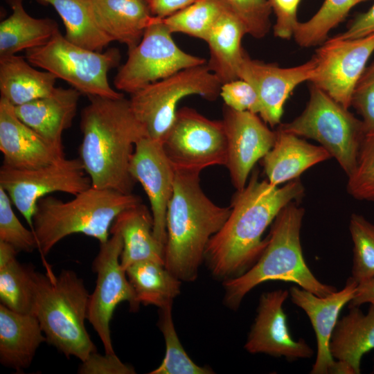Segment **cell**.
Returning <instances> with one entry per match:
<instances>
[{"label": "cell", "instance_id": "cell-1", "mask_svg": "<svg viewBox=\"0 0 374 374\" xmlns=\"http://www.w3.org/2000/svg\"><path fill=\"white\" fill-rule=\"evenodd\" d=\"M303 194L299 178L278 188L268 180L259 181L253 172L245 187L233 195L227 220L206 247L204 258L213 274L227 280L247 271L267 246V238L262 240L265 229L285 206Z\"/></svg>", "mask_w": 374, "mask_h": 374}, {"label": "cell", "instance_id": "cell-2", "mask_svg": "<svg viewBox=\"0 0 374 374\" xmlns=\"http://www.w3.org/2000/svg\"><path fill=\"white\" fill-rule=\"evenodd\" d=\"M81 112L79 159L93 187L132 193L130 164L136 143L147 136L125 97H88Z\"/></svg>", "mask_w": 374, "mask_h": 374}, {"label": "cell", "instance_id": "cell-3", "mask_svg": "<svg viewBox=\"0 0 374 374\" xmlns=\"http://www.w3.org/2000/svg\"><path fill=\"white\" fill-rule=\"evenodd\" d=\"M199 174L175 170L167 210L164 264L181 281L197 278L209 240L231 211L230 206H220L206 196L200 186Z\"/></svg>", "mask_w": 374, "mask_h": 374}, {"label": "cell", "instance_id": "cell-4", "mask_svg": "<svg viewBox=\"0 0 374 374\" xmlns=\"http://www.w3.org/2000/svg\"><path fill=\"white\" fill-rule=\"evenodd\" d=\"M296 202L290 203L278 214L256 263L242 274L225 280L224 301L229 308L237 309L248 292L267 280L294 283L321 297L337 291L320 282L305 261L300 240L305 211Z\"/></svg>", "mask_w": 374, "mask_h": 374}, {"label": "cell", "instance_id": "cell-5", "mask_svg": "<svg viewBox=\"0 0 374 374\" xmlns=\"http://www.w3.org/2000/svg\"><path fill=\"white\" fill-rule=\"evenodd\" d=\"M141 202L140 197L132 193L92 186L67 202L46 195L38 201L33 215L37 249L44 258L57 243L74 233L105 242L117 215Z\"/></svg>", "mask_w": 374, "mask_h": 374}, {"label": "cell", "instance_id": "cell-6", "mask_svg": "<svg viewBox=\"0 0 374 374\" xmlns=\"http://www.w3.org/2000/svg\"><path fill=\"white\" fill-rule=\"evenodd\" d=\"M89 294L82 279L72 270L56 276L35 272L33 314L46 342L66 357L85 360L96 348L85 327Z\"/></svg>", "mask_w": 374, "mask_h": 374}, {"label": "cell", "instance_id": "cell-7", "mask_svg": "<svg viewBox=\"0 0 374 374\" xmlns=\"http://www.w3.org/2000/svg\"><path fill=\"white\" fill-rule=\"evenodd\" d=\"M118 48L96 51L69 41L60 31L45 44L26 51L25 58L33 65L62 79L81 94L112 98L123 97L109 84V71L121 60Z\"/></svg>", "mask_w": 374, "mask_h": 374}, {"label": "cell", "instance_id": "cell-8", "mask_svg": "<svg viewBox=\"0 0 374 374\" xmlns=\"http://www.w3.org/2000/svg\"><path fill=\"white\" fill-rule=\"evenodd\" d=\"M278 128L318 141L348 177L354 172L365 138L363 123L318 87L312 84L303 112Z\"/></svg>", "mask_w": 374, "mask_h": 374}, {"label": "cell", "instance_id": "cell-9", "mask_svg": "<svg viewBox=\"0 0 374 374\" xmlns=\"http://www.w3.org/2000/svg\"><path fill=\"white\" fill-rule=\"evenodd\" d=\"M222 83L207 64L189 67L131 94L130 104L146 136L162 143L179 101L190 95L208 100L220 96Z\"/></svg>", "mask_w": 374, "mask_h": 374}, {"label": "cell", "instance_id": "cell-10", "mask_svg": "<svg viewBox=\"0 0 374 374\" xmlns=\"http://www.w3.org/2000/svg\"><path fill=\"white\" fill-rule=\"evenodd\" d=\"M205 64L204 58L181 50L162 19L156 17L141 42L128 51L127 59L119 68L114 84L116 89L132 94L179 71Z\"/></svg>", "mask_w": 374, "mask_h": 374}, {"label": "cell", "instance_id": "cell-11", "mask_svg": "<svg viewBox=\"0 0 374 374\" xmlns=\"http://www.w3.org/2000/svg\"><path fill=\"white\" fill-rule=\"evenodd\" d=\"M162 146L175 170L201 172L206 168L226 163L222 121L209 119L188 107L177 109Z\"/></svg>", "mask_w": 374, "mask_h": 374}, {"label": "cell", "instance_id": "cell-12", "mask_svg": "<svg viewBox=\"0 0 374 374\" xmlns=\"http://www.w3.org/2000/svg\"><path fill=\"white\" fill-rule=\"evenodd\" d=\"M91 186L80 159L63 158L33 169H17L2 165L0 187L8 195L33 231L38 201L54 192L76 195Z\"/></svg>", "mask_w": 374, "mask_h": 374}, {"label": "cell", "instance_id": "cell-13", "mask_svg": "<svg viewBox=\"0 0 374 374\" xmlns=\"http://www.w3.org/2000/svg\"><path fill=\"white\" fill-rule=\"evenodd\" d=\"M123 248L122 237L112 234L107 241L100 244L99 251L92 263L96 273L95 289L89 295L87 320L103 343L105 353L113 354L110 321L116 307L123 301L130 304L132 311H137L140 303L125 269L121 264Z\"/></svg>", "mask_w": 374, "mask_h": 374}, {"label": "cell", "instance_id": "cell-14", "mask_svg": "<svg viewBox=\"0 0 374 374\" xmlns=\"http://www.w3.org/2000/svg\"><path fill=\"white\" fill-rule=\"evenodd\" d=\"M374 51V33L355 39L335 36L316 50L317 66L310 82L346 109Z\"/></svg>", "mask_w": 374, "mask_h": 374}, {"label": "cell", "instance_id": "cell-15", "mask_svg": "<svg viewBox=\"0 0 374 374\" xmlns=\"http://www.w3.org/2000/svg\"><path fill=\"white\" fill-rule=\"evenodd\" d=\"M258 114L223 107L224 125L227 147L226 167L231 183L242 190L256 163L271 149L276 132L267 126Z\"/></svg>", "mask_w": 374, "mask_h": 374}, {"label": "cell", "instance_id": "cell-16", "mask_svg": "<svg viewBox=\"0 0 374 374\" xmlns=\"http://www.w3.org/2000/svg\"><path fill=\"white\" fill-rule=\"evenodd\" d=\"M129 170L132 177L142 185L148 195L154 235L165 247L166 215L174 190L175 169L166 154L162 143L148 136L141 138L135 145Z\"/></svg>", "mask_w": 374, "mask_h": 374}, {"label": "cell", "instance_id": "cell-17", "mask_svg": "<svg viewBox=\"0 0 374 374\" xmlns=\"http://www.w3.org/2000/svg\"><path fill=\"white\" fill-rule=\"evenodd\" d=\"M316 66L314 56L301 65L284 68L252 60L245 52L238 76L255 89L261 106L259 116L274 127L280 123L284 105L290 93L301 83L311 80Z\"/></svg>", "mask_w": 374, "mask_h": 374}, {"label": "cell", "instance_id": "cell-18", "mask_svg": "<svg viewBox=\"0 0 374 374\" xmlns=\"http://www.w3.org/2000/svg\"><path fill=\"white\" fill-rule=\"evenodd\" d=\"M290 294L278 290L263 293L251 326L245 349L250 353L284 357L288 361L309 358L313 350L303 339L295 341L290 333L283 303Z\"/></svg>", "mask_w": 374, "mask_h": 374}, {"label": "cell", "instance_id": "cell-19", "mask_svg": "<svg viewBox=\"0 0 374 374\" xmlns=\"http://www.w3.org/2000/svg\"><path fill=\"white\" fill-rule=\"evenodd\" d=\"M357 284L350 277L344 289L325 297L301 287H291L290 295L292 303L306 313L316 335L317 353L311 374H335L337 361L330 352V337L341 310L353 299Z\"/></svg>", "mask_w": 374, "mask_h": 374}, {"label": "cell", "instance_id": "cell-20", "mask_svg": "<svg viewBox=\"0 0 374 374\" xmlns=\"http://www.w3.org/2000/svg\"><path fill=\"white\" fill-rule=\"evenodd\" d=\"M0 150L3 165L17 169L45 166L65 157L64 150L49 144L24 123L14 106L0 98Z\"/></svg>", "mask_w": 374, "mask_h": 374}, {"label": "cell", "instance_id": "cell-21", "mask_svg": "<svg viewBox=\"0 0 374 374\" xmlns=\"http://www.w3.org/2000/svg\"><path fill=\"white\" fill-rule=\"evenodd\" d=\"M80 94L73 87H55L48 96L14 106L15 112L49 144L64 150L62 133L72 125Z\"/></svg>", "mask_w": 374, "mask_h": 374}, {"label": "cell", "instance_id": "cell-22", "mask_svg": "<svg viewBox=\"0 0 374 374\" xmlns=\"http://www.w3.org/2000/svg\"><path fill=\"white\" fill-rule=\"evenodd\" d=\"M321 145H314L280 128L271 149L262 159L269 182L277 186L299 178L309 168L331 158Z\"/></svg>", "mask_w": 374, "mask_h": 374}, {"label": "cell", "instance_id": "cell-23", "mask_svg": "<svg viewBox=\"0 0 374 374\" xmlns=\"http://www.w3.org/2000/svg\"><path fill=\"white\" fill-rule=\"evenodd\" d=\"M37 318L0 305V362L17 372L28 368L39 346L46 341Z\"/></svg>", "mask_w": 374, "mask_h": 374}, {"label": "cell", "instance_id": "cell-24", "mask_svg": "<svg viewBox=\"0 0 374 374\" xmlns=\"http://www.w3.org/2000/svg\"><path fill=\"white\" fill-rule=\"evenodd\" d=\"M95 20L112 42L125 44L129 50L141 40L145 29L156 17L145 0H90Z\"/></svg>", "mask_w": 374, "mask_h": 374}, {"label": "cell", "instance_id": "cell-25", "mask_svg": "<svg viewBox=\"0 0 374 374\" xmlns=\"http://www.w3.org/2000/svg\"><path fill=\"white\" fill-rule=\"evenodd\" d=\"M110 233L122 237L121 264L124 269L145 260L164 264L165 247L154 237L152 213L142 202L120 213L111 226Z\"/></svg>", "mask_w": 374, "mask_h": 374}, {"label": "cell", "instance_id": "cell-26", "mask_svg": "<svg viewBox=\"0 0 374 374\" xmlns=\"http://www.w3.org/2000/svg\"><path fill=\"white\" fill-rule=\"evenodd\" d=\"M329 349L335 359L359 374L363 355L374 349V305H370L366 314L359 307L350 308L349 312L337 321Z\"/></svg>", "mask_w": 374, "mask_h": 374}, {"label": "cell", "instance_id": "cell-27", "mask_svg": "<svg viewBox=\"0 0 374 374\" xmlns=\"http://www.w3.org/2000/svg\"><path fill=\"white\" fill-rule=\"evenodd\" d=\"M247 31L241 21L227 8L216 21L206 41L209 69L222 84L238 79V71L245 51L242 39Z\"/></svg>", "mask_w": 374, "mask_h": 374}, {"label": "cell", "instance_id": "cell-28", "mask_svg": "<svg viewBox=\"0 0 374 374\" xmlns=\"http://www.w3.org/2000/svg\"><path fill=\"white\" fill-rule=\"evenodd\" d=\"M57 78L47 71H39L22 56L0 57L1 98L19 106L49 95Z\"/></svg>", "mask_w": 374, "mask_h": 374}, {"label": "cell", "instance_id": "cell-29", "mask_svg": "<svg viewBox=\"0 0 374 374\" xmlns=\"http://www.w3.org/2000/svg\"><path fill=\"white\" fill-rule=\"evenodd\" d=\"M11 15L0 24V57L42 46L58 32L51 18H35L24 9L23 0H6Z\"/></svg>", "mask_w": 374, "mask_h": 374}, {"label": "cell", "instance_id": "cell-30", "mask_svg": "<svg viewBox=\"0 0 374 374\" xmlns=\"http://www.w3.org/2000/svg\"><path fill=\"white\" fill-rule=\"evenodd\" d=\"M51 6L60 15L65 27V37L70 42L96 51L112 40L98 26L90 0H35Z\"/></svg>", "mask_w": 374, "mask_h": 374}, {"label": "cell", "instance_id": "cell-31", "mask_svg": "<svg viewBox=\"0 0 374 374\" xmlns=\"http://www.w3.org/2000/svg\"><path fill=\"white\" fill-rule=\"evenodd\" d=\"M125 271L139 303L161 308L172 304L180 293L181 281L163 263L141 261L131 265Z\"/></svg>", "mask_w": 374, "mask_h": 374}, {"label": "cell", "instance_id": "cell-32", "mask_svg": "<svg viewBox=\"0 0 374 374\" xmlns=\"http://www.w3.org/2000/svg\"><path fill=\"white\" fill-rule=\"evenodd\" d=\"M35 272L33 267L21 264L16 258L0 265L1 304L12 311L34 315Z\"/></svg>", "mask_w": 374, "mask_h": 374}, {"label": "cell", "instance_id": "cell-33", "mask_svg": "<svg viewBox=\"0 0 374 374\" xmlns=\"http://www.w3.org/2000/svg\"><path fill=\"white\" fill-rule=\"evenodd\" d=\"M226 8L222 0H195L162 21L172 34L184 33L206 42L213 25Z\"/></svg>", "mask_w": 374, "mask_h": 374}, {"label": "cell", "instance_id": "cell-34", "mask_svg": "<svg viewBox=\"0 0 374 374\" xmlns=\"http://www.w3.org/2000/svg\"><path fill=\"white\" fill-rule=\"evenodd\" d=\"M366 1L369 0H324L310 19L299 22L293 37L303 48L321 44L329 32L346 18L353 7Z\"/></svg>", "mask_w": 374, "mask_h": 374}, {"label": "cell", "instance_id": "cell-35", "mask_svg": "<svg viewBox=\"0 0 374 374\" xmlns=\"http://www.w3.org/2000/svg\"><path fill=\"white\" fill-rule=\"evenodd\" d=\"M160 309L159 327L166 343V355L161 364L150 374H211L213 371L195 364L179 339L172 317V304Z\"/></svg>", "mask_w": 374, "mask_h": 374}, {"label": "cell", "instance_id": "cell-36", "mask_svg": "<svg viewBox=\"0 0 374 374\" xmlns=\"http://www.w3.org/2000/svg\"><path fill=\"white\" fill-rule=\"evenodd\" d=\"M349 229L353 242L351 277L359 283L374 276V224L353 213Z\"/></svg>", "mask_w": 374, "mask_h": 374}, {"label": "cell", "instance_id": "cell-37", "mask_svg": "<svg viewBox=\"0 0 374 374\" xmlns=\"http://www.w3.org/2000/svg\"><path fill=\"white\" fill-rule=\"evenodd\" d=\"M12 202L0 187V241L12 246L18 252H32L37 248L35 235L16 216Z\"/></svg>", "mask_w": 374, "mask_h": 374}, {"label": "cell", "instance_id": "cell-38", "mask_svg": "<svg viewBox=\"0 0 374 374\" xmlns=\"http://www.w3.org/2000/svg\"><path fill=\"white\" fill-rule=\"evenodd\" d=\"M347 190L355 199L374 201V136H365L362 143Z\"/></svg>", "mask_w": 374, "mask_h": 374}, {"label": "cell", "instance_id": "cell-39", "mask_svg": "<svg viewBox=\"0 0 374 374\" xmlns=\"http://www.w3.org/2000/svg\"><path fill=\"white\" fill-rule=\"evenodd\" d=\"M244 24L247 34L260 39L269 33L272 10L268 0H222Z\"/></svg>", "mask_w": 374, "mask_h": 374}, {"label": "cell", "instance_id": "cell-40", "mask_svg": "<svg viewBox=\"0 0 374 374\" xmlns=\"http://www.w3.org/2000/svg\"><path fill=\"white\" fill-rule=\"evenodd\" d=\"M351 105L362 116L365 136H374V62L364 70L359 80Z\"/></svg>", "mask_w": 374, "mask_h": 374}, {"label": "cell", "instance_id": "cell-41", "mask_svg": "<svg viewBox=\"0 0 374 374\" xmlns=\"http://www.w3.org/2000/svg\"><path fill=\"white\" fill-rule=\"evenodd\" d=\"M220 96L226 106L239 112L260 114L261 106L255 89L247 81L238 78L222 84Z\"/></svg>", "mask_w": 374, "mask_h": 374}, {"label": "cell", "instance_id": "cell-42", "mask_svg": "<svg viewBox=\"0 0 374 374\" xmlns=\"http://www.w3.org/2000/svg\"><path fill=\"white\" fill-rule=\"evenodd\" d=\"M276 17L274 34L276 37L290 39L298 26L297 9L301 0H268Z\"/></svg>", "mask_w": 374, "mask_h": 374}, {"label": "cell", "instance_id": "cell-43", "mask_svg": "<svg viewBox=\"0 0 374 374\" xmlns=\"http://www.w3.org/2000/svg\"><path fill=\"white\" fill-rule=\"evenodd\" d=\"M78 373L80 374H134L135 370L124 364L115 353L100 355L94 351L81 362Z\"/></svg>", "mask_w": 374, "mask_h": 374}, {"label": "cell", "instance_id": "cell-44", "mask_svg": "<svg viewBox=\"0 0 374 374\" xmlns=\"http://www.w3.org/2000/svg\"><path fill=\"white\" fill-rule=\"evenodd\" d=\"M374 33V3L365 12L357 15L348 28L335 37L339 39H355Z\"/></svg>", "mask_w": 374, "mask_h": 374}, {"label": "cell", "instance_id": "cell-45", "mask_svg": "<svg viewBox=\"0 0 374 374\" xmlns=\"http://www.w3.org/2000/svg\"><path fill=\"white\" fill-rule=\"evenodd\" d=\"M195 0H150L148 2L152 14L160 19L166 18L191 4Z\"/></svg>", "mask_w": 374, "mask_h": 374}, {"label": "cell", "instance_id": "cell-46", "mask_svg": "<svg viewBox=\"0 0 374 374\" xmlns=\"http://www.w3.org/2000/svg\"><path fill=\"white\" fill-rule=\"evenodd\" d=\"M364 303L374 305V276L357 284L348 307H359Z\"/></svg>", "mask_w": 374, "mask_h": 374}, {"label": "cell", "instance_id": "cell-47", "mask_svg": "<svg viewBox=\"0 0 374 374\" xmlns=\"http://www.w3.org/2000/svg\"><path fill=\"white\" fill-rule=\"evenodd\" d=\"M145 1H147L148 2H149L150 0H145Z\"/></svg>", "mask_w": 374, "mask_h": 374}]
</instances>
